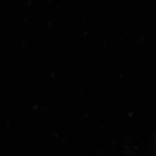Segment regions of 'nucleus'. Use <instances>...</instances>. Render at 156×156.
Wrapping results in <instances>:
<instances>
[]
</instances>
